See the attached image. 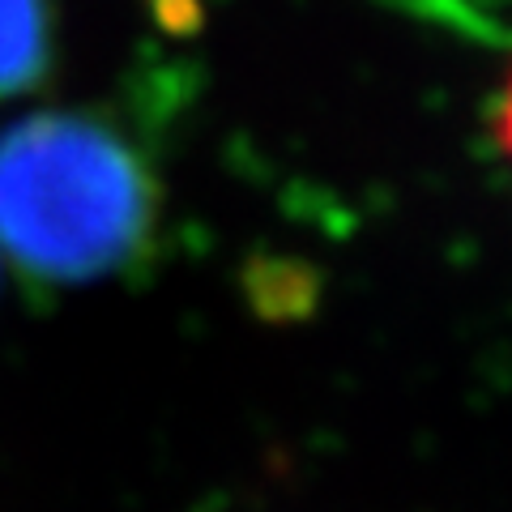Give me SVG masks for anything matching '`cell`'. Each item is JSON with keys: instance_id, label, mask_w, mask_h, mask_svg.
I'll return each mask as SVG.
<instances>
[{"instance_id": "1", "label": "cell", "mask_w": 512, "mask_h": 512, "mask_svg": "<svg viewBox=\"0 0 512 512\" xmlns=\"http://www.w3.org/2000/svg\"><path fill=\"white\" fill-rule=\"evenodd\" d=\"M154 214L146 163L103 120L39 111L0 133V248L26 278L86 286L124 274Z\"/></svg>"}, {"instance_id": "2", "label": "cell", "mask_w": 512, "mask_h": 512, "mask_svg": "<svg viewBox=\"0 0 512 512\" xmlns=\"http://www.w3.org/2000/svg\"><path fill=\"white\" fill-rule=\"evenodd\" d=\"M47 64L43 0H0V99L35 86Z\"/></svg>"}]
</instances>
